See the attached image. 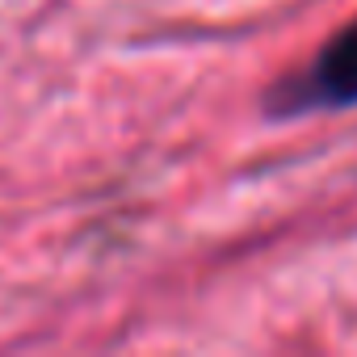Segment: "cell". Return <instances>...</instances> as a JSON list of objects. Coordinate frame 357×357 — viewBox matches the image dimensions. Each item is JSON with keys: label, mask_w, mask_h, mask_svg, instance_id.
I'll use <instances>...</instances> for the list:
<instances>
[{"label": "cell", "mask_w": 357, "mask_h": 357, "mask_svg": "<svg viewBox=\"0 0 357 357\" xmlns=\"http://www.w3.org/2000/svg\"><path fill=\"white\" fill-rule=\"evenodd\" d=\"M357 105V22L324 43V51L269 97V109L290 118L307 109H349Z\"/></svg>", "instance_id": "1"}]
</instances>
